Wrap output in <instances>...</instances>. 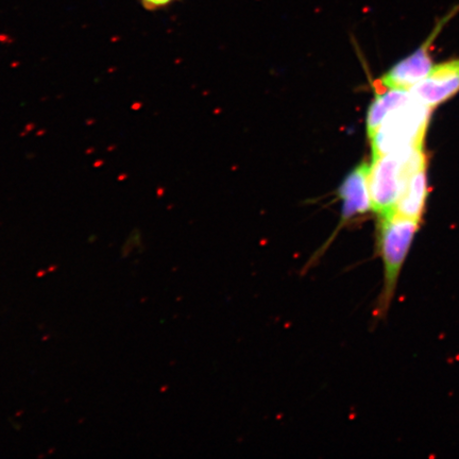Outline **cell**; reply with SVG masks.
I'll return each mask as SVG.
<instances>
[{
  "label": "cell",
  "instance_id": "52a82bcc",
  "mask_svg": "<svg viewBox=\"0 0 459 459\" xmlns=\"http://www.w3.org/2000/svg\"><path fill=\"white\" fill-rule=\"evenodd\" d=\"M427 195L426 167L418 170L408 179L394 213L406 218L421 221Z\"/></svg>",
  "mask_w": 459,
  "mask_h": 459
},
{
  "label": "cell",
  "instance_id": "7a4b0ae2",
  "mask_svg": "<svg viewBox=\"0 0 459 459\" xmlns=\"http://www.w3.org/2000/svg\"><path fill=\"white\" fill-rule=\"evenodd\" d=\"M424 167H426V158L423 146H413L372 157L370 165L371 211L379 217L392 213L408 179Z\"/></svg>",
  "mask_w": 459,
  "mask_h": 459
},
{
  "label": "cell",
  "instance_id": "6da1fadb",
  "mask_svg": "<svg viewBox=\"0 0 459 459\" xmlns=\"http://www.w3.org/2000/svg\"><path fill=\"white\" fill-rule=\"evenodd\" d=\"M420 222L394 212L380 217L376 246L383 263V286L375 316L381 319L390 309L400 274Z\"/></svg>",
  "mask_w": 459,
  "mask_h": 459
},
{
  "label": "cell",
  "instance_id": "277c9868",
  "mask_svg": "<svg viewBox=\"0 0 459 459\" xmlns=\"http://www.w3.org/2000/svg\"><path fill=\"white\" fill-rule=\"evenodd\" d=\"M459 12V6H455L442 16L435 25L433 31L425 42L411 56L396 63L390 70L376 82L377 87L411 89L427 77L433 68L431 46L441 32L443 27Z\"/></svg>",
  "mask_w": 459,
  "mask_h": 459
},
{
  "label": "cell",
  "instance_id": "5b68a950",
  "mask_svg": "<svg viewBox=\"0 0 459 459\" xmlns=\"http://www.w3.org/2000/svg\"><path fill=\"white\" fill-rule=\"evenodd\" d=\"M410 91L413 98L432 109L450 99L459 91V59L433 66Z\"/></svg>",
  "mask_w": 459,
  "mask_h": 459
},
{
  "label": "cell",
  "instance_id": "3957f363",
  "mask_svg": "<svg viewBox=\"0 0 459 459\" xmlns=\"http://www.w3.org/2000/svg\"><path fill=\"white\" fill-rule=\"evenodd\" d=\"M432 108L412 97L386 117L370 138L372 157L423 146Z\"/></svg>",
  "mask_w": 459,
  "mask_h": 459
},
{
  "label": "cell",
  "instance_id": "8992f818",
  "mask_svg": "<svg viewBox=\"0 0 459 459\" xmlns=\"http://www.w3.org/2000/svg\"><path fill=\"white\" fill-rule=\"evenodd\" d=\"M341 221H350L371 211L370 165L362 163L343 180L339 188Z\"/></svg>",
  "mask_w": 459,
  "mask_h": 459
},
{
  "label": "cell",
  "instance_id": "9c48e42d",
  "mask_svg": "<svg viewBox=\"0 0 459 459\" xmlns=\"http://www.w3.org/2000/svg\"><path fill=\"white\" fill-rule=\"evenodd\" d=\"M137 2L147 10L156 11V10L165 9L179 0H137Z\"/></svg>",
  "mask_w": 459,
  "mask_h": 459
},
{
  "label": "cell",
  "instance_id": "ba28073f",
  "mask_svg": "<svg viewBox=\"0 0 459 459\" xmlns=\"http://www.w3.org/2000/svg\"><path fill=\"white\" fill-rule=\"evenodd\" d=\"M379 88V93L367 114V134L371 138L392 111L404 105L411 98L410 89L403 88Z\"/></svg>",
  "mask_w": 459,
  "mask_h": 459
}]
</instances>
